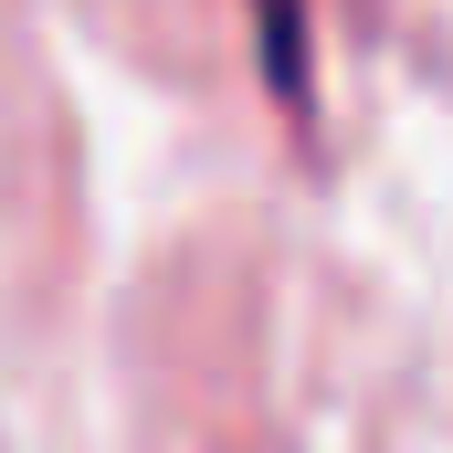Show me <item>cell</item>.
I'll return each instance as SVG.
<instances>
[{
  "instance_id": "6da1fadb",
  "label": "cell",
  "mask_w": 453,
  "mask_h": 453,
  "mask_svg": "<svg viewBox=\"0 0 453 453\" xmlns=\"http://www.w3.org/2000/svg\"><path fill=\"white\" fill-rule=\"evenodd\" d=\"M264 53H274V85L296 96V74H306L296 64V0H264Z\"/></svg>"
}]
</instances>
